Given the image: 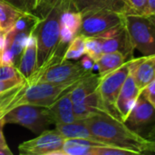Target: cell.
Instances as JSON below:
<instances>
[{
	"mask_svg": "<svg viewBox=\"0 0 155 155\" xmlns=\"http://www.w3.org/2000/svg\"><path fill=\"white\" fill-rule=\"evenodd\" d=\"M26 81L25 79H20V78H15V79H11V80H6V81H0V94H3L9 89L24 83Z\"/></svg>",
	"mask_w": 155,
	"mask_h": 155,
	"instance_id": "d6a6232c",
	"label": "cell"
},
{
	"mask_svg": "<svg viewBox=\"0 0 155 155\" xmlns=\"http://www.w3.org/2000/svg\"><path fill=\"white\" fill-rule=\"evenodd\" d=\"M79 63H80L81 66L85 71H88V72H93V70L95 67V64H96V62L94 59H92L90 56H88L87 54H84L81 57V60L79 61Z\"/></svg>",
	"mask_w": 155,
	"mask_h": 155,
	"instance_id": "836d02e7",
	"label": "cell"
},
{
	"mask_svg": "<svg viewBox=\"0 0 155 155\" xmlns=\"http://www.w3.org/2000/svg\"><path fill=\"white\" fill-rule=\"evenodd\" d=\"M84 54H85V36L83 35H76L68 45L63 61L78 60Z\"/></svg>",
	"mask_w": 155,
	"mask_h": 155,
	"instance_id": "cb8c5ba5",
	"label": "cell"
},
{
	"mask_svg": "<svg viewBox=\"0 0 155 155\" xmlns=\"http://www.w3.org/2000/svg\"><path fill=\"white\" fill-rule=\"evenodd\" d=\"M99 113H106L98 91L88 95L84 101L74 104V114L76 120H84Z\"/></svg>",
	"mask_w": 155,
	"mask_h": 155,
	"instance_id": "ac0fdd59",
	"label": "cell"
},
{
	"mask_svg": "<svg viewBox=\"0 0 155 155\" xmlns=\"http://www.w3.org/2000/svg\"><path fill=\"white\" fill-rule=\"evenodd\" d=\"M149 15V16H150V17H151V18H152V19H153V20L155 22V13H153V14H151V15Z\"/></svg>",
	"mask_w": 155,
	"mask_h": 155,
	"instance_id": "f35d334b",
	"label": "cell"
},
{
	"mask_svg": "<svg viewBox=\"0 0 155 155\" xmlns=\"http://www.w3.org/2000/svg\"><path fill=\"white\" fill-rule=\"evenodd\" d=\"M155 122V108L141 94L124 124L137 133V130Z\"/></svg>",
	"mask_w": 155,
	"mask_h": 155,
	"instance_id": "5bb4252c",
	"label": "cell"
},
{
	"mask_svg": "<svg viewBox=\"0 0 155 155\" xmlns=\"http://www.w3.org/2000/svg\"><path fill=\"white\" fill-rule=\"evenodd\" d=\"M37 62V39L34 31L28 37L26 45L22 54L17 69L22 76L27 81L36 70Z\"/></svg>",
	"mask_w": 155,
	"mask_h": 155,
	"instance_id": "e0dca14e",
	"label": "cell"
},
{
	"mask_svg": "<svg viewBox=\"0 0 155 155\" xmlns=\"http://www.w3.org/2000/svg\"><path fill=\"white\" fill-rule=\"evenodd\" d=\"M77 83L50 84L39 82L32 84L26 83L25 89L21 97L16 101L15 107L22 104L49 107L63 94L71 90Z\"/></svg>",
	"mask_w": 155,
	"mask_h": 155,
	"instance_id": "277c9868",
	"label": "cell"
},
{
	"mask_svg": "<svg viewBox=\"0 0 155 155\" xmlns=\"http://www.w3.org/2000/svg\"><path fill=\"white\" fill-rule=\"evenodd\" d=\"M101 76L91 73L90 74L82 78L71 90L70 95L74 104H77L84 101L88 95L97 91Z\"/></svg>",
	"mask_w": 155,
	"mask_h": 155,
	"instance_id": "ffe728a7",
	"label": "cell"
},
{
	"mask_svg": "<svg viewBox=\"0 0 155 155\" xmlns=\"http://www.w3.org/2000/svg\"><path fill=\"white\" fill-rule=\"evenodd\" d=\"M64 140L57 130H45L36 138L20 143L18 152L24 155H50L63 148Z\"/></svg>",
	"mask_w": 155,
	"mask_h": 155,
	"instance_id": "30bf717a",
	"label": "cell"
},
{
	"mask_svg": "<svg viewBox=\"0 0 155 155\" xmlns=\"http://www.w3.org/2000/svg\"><path fill=\"white\" fill-rule=\"evenodd\" d=\"M25 79L17 67L15 65H1L0 66V81H6L11 79Z\"/></svg>",
	"mask_w": 155,
	"mask_h": 155,
	"instance_id": "f1b7e54d",
	"label": "cell"
},
{
	"mask_svg": "<svg viewBox=\"0 0 155 155\" xmlns=\"http://www.w3.org/2000/svg\"><path fill=\"white\" fill-rule=\"evenodd\" d=\"M26 12H24L11 4L0 0V28L5 35Z\"/></svg>",
	"mask_w": 155,
	"mask_h": 155,
	"instance_id": "603a6c76",
	"label": "cell"
},
{
	"mask_svg": "<svg viewBox=\"0 0 155 155\" xmlns=\"http://www.w3.org/2000/svg\"><path fill=\"white\" fill-rule=\"evenodd\" d=\"M130 74V60L127 61L117 70L102 76L97 88L103 104L108 114L116 117L119 116L116 112L115 104L119 93Z\"/></svg>",
	"mask_w": 155,
	"mask_h": 155,
	"instance_id": "ba28073f",
	"label": "cell"
},
{
	"mask_svg": "<svg viewBox=\"0 0 155 155\" xmlns=\"http://www.w3.org/2000/svg\"><path fill=\"white\" fill-rule=\"evenodd\" d=\"M1 54H2V53H0V66L2 65V61H1Z\"/></svg>",
	"mask_w": 155,
	"mask_h": 155,
	"instance_id": "60d3db41",
	"label": "cell"
},
{
	"mask_svg": "<svg viewBox=\"0 0 155 155\" xmlns=\"http://www.w3.org/2000/svg\"><path fill=\"white\" fill-rule=\"evenodd\" d=\"M143 90L138 87L134 77L129 74L117 97L115 108L122 122H125L135 105Z\"/></svg>",
	"mask_w": 155,
	"mask_h": 155,
	"instance_id": "7c38bea8",
	"label": "cell"
},
{
	"mask_svg": "<svg viewBox=\"0 0 155 155\" xmlns=\"http://www.w3.org/2000/svg\"><path fill=\"white\" fill-rule=\"evenodd\" d=\"M42 19L33 13H25L17 20L15 25L5 35L4 49H9L13 54L14 65L17 67L29 35L35 30Z\"/></svg>",
	"mask_w": 155,
	"mask_h": 155,
	"instance_id": "52a82bcc",
	"label": "cell"
},
{
	"mask_svg": "<svg viewBox=\"0 0 155 155\" xmlns=\"http://www.w3.org/2000/svg\"><path fill=\"white\" fill-rule=\"evenodd\" d=\"M93 72L85 71L80 64L79 61L73 63L65 60L58 64L49 65L41 73L32 75L26 83L28 84L44 82L50 84H70L77 83L84 76Z\"/></svg>",
	"mask_w": 155,
	"mask_h": 155,
	"instance_id": "5b68a950",
	"label": "cell"
},
{
	"mask_svg": "<svg viewBox=\"0 0 155 155\" xmlns=\"http://www.w3.org/2000/svg\"><path fill=\"white\" fill-rule=\"evenodd\" d=\"M0 155H7V154H6V153H5V152H4V151H1V150H0Z\"/></svg>",
	"mask_w": 155,
	"mask_h": 155,
	"instance_id": "ab89813d",
	"label": "cell"
},
{
	"mask_svg": "<svg viewBox=\"0 0 155 155\" xmlns=\"http://www.w3.org/2000/svg\"><path fill=\"white\" fill-rule=\"evenodd\" d=\"M142 94L155 108V80L143 88Z\"/></svg>",
	"mask_w": 155,
	"mask_h": 155,
	"instance_id": "4dcf8cb0",
	"label": "cell"
},
{
	"mask_svg": "<svg viewBox=\"0 0 155 155\" xmlns=\"http://www.w3.org/2000/svg\"><path fill=\"white\" fill-rule=\"evenodd\" d=\"M4 125H5V123L2 120L0 122V150L5 152L7 155H13V153L10 151V149H9V147H8V145L6 143V141L5 139L4 134H3V126Z\"/></svg>",
	"mask_w": 155,
	"mask_h": 155,
	"instance_id": "e575fe53",
	"label": "cell"
},
{
	"mask_svg": "<svg viewBox=\"0 0 155 155\" xmlns=\"http://www.w3.org/2000/svg\"><path fill=\"white\" fill-rule=\"evenodd\" d=\"M103 54L102 45L96 36L85 37V54L96 62Z\"/></svg>",
	"mask_w": 155,
	"mask_h": 155,
	"instance_id": "484cf974",
	"label": "cell"
},
{
	"mask_svg": "<svg viewBox=\"0 0 155 155\" xmlns=\"http://www.w3.org/2000/svg\"><path fill=\"white\" fill-rule=\"evenodd\" d=\"M71 90L63 94L51 106L46 107V112L52 124H69L77 121L74 114V104L70 95Z\"/></svg>",
	"mask_w": 155,
	"mask_h": 155,
	"instance_id": "9a60e30c",
	"label": "cell"
},
{
	"mask_svg": "<svg viewBox=\"0 0 155 155\" xmlns=\"http://www.w3.org/2000/svg\"><path fill=\"white\" fill-rule=\"evenodd\" d=\"M148 5H149V13H148V15L155 13V0H149Z\"/></svg>",
	"mask_w": 155,
	"mask_h": 155,
	"instance_id": "8d00e7d4",
	"label": "cell"
},
{
	"mask_svg": "<svg viewBox=\"0 0 155 155\" xmlns=\"http://www.w3.org/2000/svg\"><path fill=\"white\" fill-rule=\"evenodd\" d=\"M92 135L108 145L131 150L137 154L144 153L149 139L128 127L120 119L106 113H99L84 119Z\"/></svg>",
	"mask_w": 155,
	"mask_h": 155,
	"instance_id": "6da1fadb",
	"label": "cell"
},
{
	"mask_svg": "<svg viewBox=\"0 0 155 155\" xmlns=\"http://www.w3.org/2000/svg\"><path fill=\"white\" fill-rule=\"evenodd\" d=\"M76 35L68 27L60 25V42L65 45H69L70 42Z\"/></svg>",
	"mask_w": 155,
	"mask_h": 155,
	"instance_id": "1f68e13d",
	"label": "cell"
},
{
	"mask_svg": "<svg viewBox=\"0 0 155 155\" xmlns=\"http://www.w3.org/2000/svg\"><path fill=\"white\" fill-rule=\"evenodd\" d=\"M96 37L102 45L103 53L120 52L129 59L133 58L134 48L124 22L96 35Z\"/></svg>",
	"mask_w": 155,
	"mask_h": 155,
	"instance_id": "8fae6325",
	"label": "cell"
},
{
	"mask_svg": "<svg viewBox=\"0 0 155 155\" xmlns=\"http://www.w3.org/2000/svg\"><path fill=\"white\" fill-rule=\"evenodd\" d=\"M124 22V14L111 9H95L82 14V24L77 35L96 36Z\"/></svg>",
	"mask_w": 155,
	"mask_h": 155,
	"instance_id": "9c48e42d",
	"label": "cell"
},
{
	"mask_svg": "<svg viewBox=\"0 0 155 155\" xmlns=\"http://www.w3.org/2000/svg\"><path fill=\"white\" fill-rule=\"evenodd\" d=\"M5 34H0V53L3 52V50L5 48Z\"/></svg>",
	"mask_w": 155,
	"mask_h": 155,
	"instance_id": "74e56055",
	"label": "cell"
},
{
	"mask_svg": "<svg viewBox=\"0 0 155 155\" xmlns=\"http://www.w3.org/2000/svg\"><path fill=\"white\" fill-rule=\"evenodd\" d=\"M58 1L59 0H36L33 14L40 19L45 18Z\"/></svg>",
	"mask_w": 155,
	"mask_h": 155,
	"instance_id": "4316f807",
	"label": "cell"
},
{
	"mask_svg": "<svg viewBox=\"0 0 155 155\" xmlns=\"http://www.w3.org/2000/svg\"><path fill=\"white\" fill-rule=\"evenodd\" d=\"M104 145L108 144L94 139L74 138L65 139L62 150L64 155H94L96 146Z\"/></svg>",
	"mask_w": 155,
	"mask_h": 155,
	"instance_id": "d6986e66",
	"label": "cell"
},
{
	"mask_svg": "<svg viewBox=\"0 0 155 155\" xmlns=\"http://www.w3.org/2000/svg\"><path fill=\"white\" fill-rule=\"evenodd\" d=\"M145 153H155V140H149V143L147 145Z\"/></svg>",
	"mask_w": 155,
	"mask_h": 155,
	"instance_id": "d590c367",
	"label": "cell"
},
{
	"mask_svg": "<svg viewBox=\"0 0 155 155\" xmlns=\"http://www.w3.org/2000/svg\"><path fill=\"white\" fill-rule=\"evenodd\" d=\"M129 60L131 59L120 52L104 53L96 61L95 67L98 69V74L102 77L117 70Z\"/></svg>",
	"mask_w": 155,
	"mask_h": 155,
	"instance_id": "44dd1931",
	"label": "cell"
},
{
	"mask_svg": "<svg viewBox=\"0 0 155 155\" xmlns=\"http://www.w3.org/2000/svg\"><path fill=\"white\" fill-rule=\"evenodd\" d=\"M68 9V0H59L48 15L37 25L35 32L37 39L36 70L45 65L55 53L60 43V18Z\"/></svg>",
	"mask_w": 155,
	"mask_h": 155,
	"instance_id": "7a4b0ae2",
	"label": "cell"
},
{
	"mask_svg": "<svg viewBox=\"0 0 155 155\" xmlns=\"http://www.w3.org/2000/svg\"><path fill=\"white\" fill-rule=\"evenodd\" d=\"M3 121L5 124H19L35 134H40L52 124L46 107L31 104H22L15 107L4 116Z\"/></svg>",
	"mask_w": 155,
	"mask_h": 155,
	"instance_id": "8992f818",
	"label": "cell"
},
{
	"mask_svg": "<svg viewBox=\"0 0 155 155\" xmlns=\"http://www.w3.org/2000/svg\"><path fill=\"white\" fill-rule=\"evenodd\" d=\"M111 9L124 15L130 14L123 0H68V9L81 14L95 9Z\"/></svg>",
	"mask_w": 155,
	"mask_h": 155,
	"instance_id": "2e32d148",
	"label": "cell"
},
{
	"mask_svg": "<svg viewBox=\"0 0 155 155\" xmlns=\"http://www.w3.org/2000/svg\"><path fill=\"white\" fill-rule=\"evenodd\" d=\"M82 24V14L80 12L66 9L64 10L60 18V25L68 27L75 35H77Z\"/></svg>",
	"mask_w": 155,
	"mask_h": 155,
	"instance_id": "d4e9b609",
	"label": "cell"
},
{
	"mask_svg": "<svg viewBox=\"0 0 155 155\" xmlns=\"http://www.w3.org/2000/svg\"><path fill=\"white\" fill-rule=\"evenodd\" d=\"M130 74L142 90L155 80V54L130 60Z\"/></svg>",
	"mask_w": 155,
	"mask_h": 155,
	"instance_id": "4fadbf2b",
	"label": "cell"
},
{
	"mask_svg": "<svg viewBox=\"0 0 155 155\" xmlns=\"http://www.w3.org/2000/svg\"><path fill=\"white\" fill-rule=\"evenodd\" d=\"M124 23L132 45L144 55L155 54V22L147 15L126 14Z\"/></svg>",
	"mask_w": 155,
	"mask_h": 155,
	"instance_id": "3957f363",
	"label": "cell"
},
{
	"mask_svg": "<svg viewBox=\"0 0 155 155\" xmlns=\"http://www.w3.org/2000/svg\"><path fill=\"white\" fill-rule=\"evenodd\" d=\"M0 34H4V33L2 32V30H1V28H0Z\"/></svg>",
	"mask_w": 155,
	"mask_h": 155,
	"instance_id": "b9f144b4",
	"label": "cell"
},
{
	"mask_svg": "<svg viewBox=\"0 0 155 155\" xmlns=\"http://www.w3.org/2000/svg\"><path fill=\"white\" fill-rule=\"evenodd\" d=\"M127 5L130 14L147 15L149 13V0H123Z\"/></svg>",
	"mask_w": 155,
	"mask_h": 155,
	"instance_id": "83f0119b",
	"label": "cell"
},
{
	"mask_svg": "<svg viewBox=\"0 0 155 155\" xmlns=\"http://www.w3.org/2000/svg\"><path fill=\"white\" fill-rule=\"evenodd\" d=\"M4 1L11 4L15 7L26 13H33L36 2V0H4Z\"/></svg>",
	"mask_w": 155,
	"mask_h": 155,
	"instance_id": "f546056e",
	"label": "cell"
},
{
	"mask_svg": "<svg viewBox=\"0 0 155 155\" xmlns=\"http://www.w3.org/2000/svg\"><path fill=\"white\" fill-rule=\"evenodd\" d=\"M55 130H57L65 139L85 138L96 140L92 135L84 120H77L69 124H55Z\"/></svg>",
	"mask_w": 155,
	"mask_h": 155,
	"instance_id": "7402d4cb",
	"label": "cell"
}]
</instances>
